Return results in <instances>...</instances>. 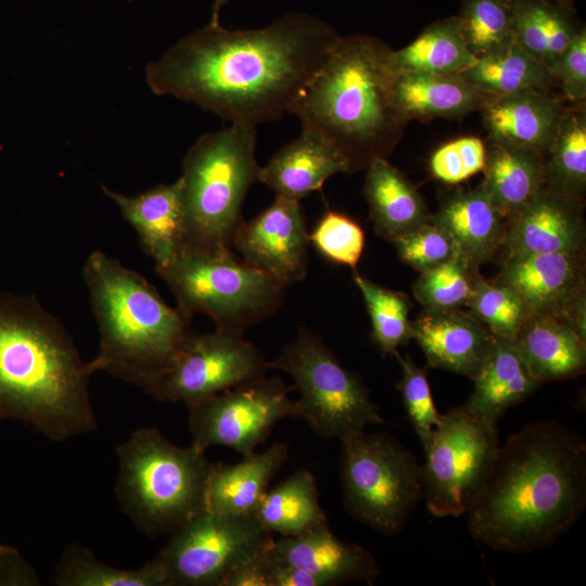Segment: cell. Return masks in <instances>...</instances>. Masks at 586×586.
Returning a JSON list of instances; mask_svg holds the SVG:
<instances>
[{"label": "cell", "mask_w": 586, "mask_h": 586, "mask_svg": "<svg viewBox=\"0 0 586 586\" xmlns=\"http://www.w3.org/2000/svg\"><path fill=\"white\" fill-rule=\"evenodd\" d=\"M340 37L329 23L300 12L254 29L208 23L149 63L145 80L156 95L257 126L291 112Z\"/></svg>", "instance_id": "cell-1"}, {"label": "cell", "mask_w": 586, "mask_h": 586, "mask_svg": "<svg viewBox=\"0 0 586 586\" xmlns=\"http://www.w3.org/2000/svg\"><path fill=\"white\" fill-rule=\"evenodd\" d=\"M586 506V444L568 426L536 421L499 446L466 511L474 539L496 551L526 553L566 534Z\"/></svg>", "instance_id": "cell-2"}, {"label": "cell", "mask_w": 586, "mask_h": 586, "mask_svg": "<svg viewBox=\"0 0 586 586\" xmlns=\"http://www.w3.org/2000/svg\"><path fill=\"white\" fill-rule=\"evenodd\" d=\"M91 372L61 321L34 296L0 294V419L53 442L97 428Z\"/></svg>", "instance_id": "cell-3"}, {"label": "cell", "mask_w": 586, "mask_h": 586, "mask_svg": "<svg viewBox=\"0 0 586 586\" xmlns=\"http://www.w3.org/2000/svg\"><path fill=\"white\" fill-rule=\"evenodd\" d=\"M392 50L373 36H341L291 109L302 129L339 150L349 173L387 158L407 125L394 103Z\"/></svg>", "instance_id": "cell-4"}, {"label": "cell", "mask_w": 586, "mask_h": 586, "mask_svg": "<svg viewBox=\"0 0 586 586\" xmlns=\"http://www.w3.org/2000/svg\"><path fill=\"white\" fill-rule=\"evenodd\" d=\"M82 278L99 330L89 371L146 392L193 334L190 318L170 307L142 275L101 251L87 257Z\"/></svg>", "instance_id": "cell-5"}, {"label": "cell", "mask_w": 586, "mask_h": 586, "mask_svg": "<svg viewBox=\"0 0 586 586\" xmlns=\"http://www.w3.org/2000/svg\"><path fill=\"white\" fill-rule=\"evenodd\" d=\"M256 126L230 124L201 136L187 151L183 188V238L180 252L232 253L242 206L257 181Z\"/></svg>", "instance_id": "cell-6"}, {"label": "cell", "mask_w": 586, "mask_h": 586, "mask_svg": "<svg viewBox=\"0 0 586 586\" xmlns=\"http://www.w3.org/2000/svg\"><path fill=\"white\" fill-rule=\"evenodd\" d=\"M116 498L125 514L148 536L171 534L205 510L213 467L205 451L180 447L156 428H140L116 450Z\"/></svg>", "instance_id": "cell-7"}, {"label": "cell", "mask_w": 586, "mask_h": 586, "mask_svg": "<svg viewBox=\"0 0 586 586\" xmlns=\"http://www.w3.org/2000/svg\"><path fill=\"white\" fill-rule=\"evenodd\" d=\"M173 292L177 309L188 318L207 315L217 330L243 332L281 306L285 284L239 259L234 253L206 255L180 252L155 265Z\"/></svg>", "instance_id": "cell-8"}, {"label": "cell", "mask_w": 586, "mask_h": 586, "mask_svg": "<svg viewBox=\"0 0 586 586\" xmlns=\"http://www.w3.org/2000/svg\"><path fill=\"white\" fill-rule=\"evenodd\" d=\"M341 442L339 467L346 510L374 531L396 535L422 498V467L386 433L360 431Z\"/></svg>", "instance_id": "cell-9"}, {"label": "cell", "mask_w": 586, "mask_h": 586, "mask_svg": "<svg viewBox=\"0 0 586 586\" xmlns=\"http://www.w3.org/2000/svg\"><path fill=\"white\" fill-rule=\"evenodd\" d=\"M268 367L293 379L300 394L298 418L320 436L342 441L369 424L383 423L361 380L306 327L298 329L296 337L268 361Z\"/></svg>", "instance_id": "cell-10"}, {"label": "cell", "mask_w": 586, "mask_h": 586, "mask_svg": "<svg viewBox=\"0 0 586 586\" xmlns=\"http://www.w3.org/2000/svg\"><path fill=\"white\" fill-rule=\"evenodd\" d=\"M498 431L463 406L441 417L424 450L423 494L434 517L464 514L487 479L499 449Z\"/></svg>", "instance_id": "cell-11"}, {"label": "cell", "mask_w": 586, "mask_h": 586, "mask_svg": "<svg viewBox=\"0 0 586 586\" xmlns=\"http://www.w3.org/2000/svg\"><path fill=\"white\" fill-rule=\"evenodd\" d=\"M272 539L254 515L203 510L170 534L155 559L168 586H224L234 566Z\"/></svg>", "instance_id": "cell-12"}, {"label": "cell", "mask_w": 586, "mask_h": 586, "mask_svg": "<svg viewBox=\"0 0 586 586\" xmlns=\"http://www.w3.org/2000/svg\"><path fill=\"white\" fill-rule=\"evenodd\" d=\"M279 377L266 375L186 404L192 445L232 448L242 456L255 451L282 419L298 418L296 400Z\"/></svg>", "instance_id": "cell-13"}, {"label": "cell", "mask_w": 586, "mask_h": 586, "mask_svg": "<svg viewBox=\"0 0 586 586\" xmlns=\"http://www.w3.org/2000/svg\"><path fill=\"white\" fill-rule=\"evenodd\" d=\"M268 361L243 335L215 329L192 334L168 370L145 392L189 404L266 375Z\"/></svg>", "instance_id": "cell-14"}, {"label": "cell", "mask_w": 586, "mask_h": 586, "mask_svg": "<svg viewBox=\"0 0 586 586\" xmlns=\"http://www.w3.org/2000/svg\"><path fill=\"white\" fill-rule=\"evenodd\" d=\"M495 281L512 290L531 316L557 318L586 339L585 253L506 256Z\"/></svg>", "instance_id": "cell-15"}, {"label": "cell", "mask_w": 586, "mask_h": 586, "mask_svg": "<svg viewBox=\"0 0 586 586\" xmlns=\"http://www.w3.org/2000/svg\"><path fill=\"white\" fill-rule=\"evenodd\" d=\"M308 245L301 201L280 195L252 219L242 220L232 239L244 263L285 285L306 277Z\"/></svg>", "instance_id": "cell-16"}, {"label": "cell", "mask_w": 586, "mask_h": 586, "mask_svg": "<svg viewBox=\"0 0 586 586\" xmlns=\"http://www.w3.org/2000/svg\"><path fill=\"white\" fill-rule=\"evenodd\" d=\"M584 202L543 188L507 220L506 256L585 253Z\"/></svg>", "instance_id": "cell-17"}, {"label": "cell", "mask_w": 586, "mask_h": 586, "mask_svg": "<svg viewBox=\"0 0 586 586\" xmlns=\"http://www.w3.org/2000/svg\"><path fill=\"white\" fill-rule=\"evenodd\" d=\"M412 339L430 368L473 380L488 356L495 336L470 313L457 309H423L412 321Z\"/></svg>", "instance_id": "cell-18"}, {"label": "cell", "mask_w": 586, "mask_h": 586, "mask_svg": "<svg viewBox=\"0 0 586 586\" xmlns=\"http://www.w3.org/2000/svg\"><path fill=\"white\" fill-rule=\"evenodd\" d=\"M272 555L311 573L324 586L352 581L372 584L380 573L374 557L364 547L336 537L328 521L298 535L273 539Z\"/></svg>", "instance_id": "cell-19"}, {"label": "cell", "mask_w": 586, "mask_h": 586, "mask_svg": "<svg viewBox=\"0 0 586 586\" xmlns=\"http://www.w3.org/2000/svg\"><path fill=\"white\" fill-rule=\"evenodd\" d=\"M102 191L118 207L136 231L142 251L163 265L181 251L183 238V188L179 177L141 193L126 195L102 184Z\"/></svg>", "instance_id": "cell-20"}, {"label": "cell", "mask_w": 586, "mask_h": 586, "mask_svg": "<svg viewBox=\"0 0 586 586\" xmlns=\"http://www.w3.org/2000/svg\"><path fill=\"white\" fill-rule=\"evenodd\" d=\"M565 105L552 92L492 95L481 109L488 140L534 149L546 156Z\"/></svg>", "instance_id": "cell-21"}, {"label": "cell", "mask_w": 586, "mask_h": 586, "mask_svg": "<svg viewBox=\"0 0 586 586\" xmlns=\"http://www.w3.org/2000/svg\"><path fill=\"white\" fill-rule=\"evenodd\" d=\"M349 173L339 150L323 137L302 129L300 136L259 166L257 181L276 195L301 201L322 188L333 175Z\"/></svg>", "instance_id": "cell-22"}, {"label": "cell", "mask_w": 586, "mask_h": 586, "mask_svg": "<svg viewBox=\"0 0 586 586\" xmlns=\"http://www.w3.org/2000/svg\"><path fill=\"white\" fill-rule=\"evenodd\" d=\"M491 97L460 74L396 72L393 82L394 103L407 123L462 117L481 111Z\"/></svg>", "instance_id": "cell-23"}, {"label": "cell", "mask_w": 586, "mask_h": 586, "mask_svg": "<svg viewBox=\"0 0 586 586\" xmlns=\"http://www.w3.org/2000/svg\"><path fill=\"white\" fill-rule=\"evenodd\" d=\"M431 221L445 229L476 267L502 246L507 228V220L481 187L446 194Z\"/></svg>", "instance_id": "cell-24"}, {"label": "cell", "mask_w": 586, "mask_h": 586, "mask_svg": "<svg viewBox=\"0 0 586 586\" xmlns=\"http://www.w3.org/2000/svg\"><path fill=\"white\" fill-rule=\"evenodd\" d=\"M234 464L213 463L205 510L226 515H253L273 475L288 458V446L276 443L263 453L242 456Z\"/></svg>", "instance_id": "cell-25"}, {"label": "cell", "mask_w": 586, "mask_h": 586, "mask_svg": "<svg viewBox=\"0 0 586 586\" xmlns=\"http://www.w3.org/2000/svg\"><path fill=\"white\" fill-rule=\"evenodd\" d=\"M512 343L532 377L542 383L576 378L586 368V339L553 317L530 316Z\"/></svg>", "instance_id": "cell-26"}, {"label": "cell", "mask_w": 586, "mask_h": 586, "mask_svg": "<svg viewBox=\"0 0 586 586\" xmlns=\"http://www.w3.org/2000/svg\"><path fill=\"white\" fill-rule=\"evenodd\" d=\"M366 171L364 194L381 238L392 242L431 220L418 189L387 158L373 160Z\"/></svg>", "instance_id": "cell-27"}, {"label": "cell", "mask_w": 586, "mask_h": 586, "mask_svg": "<svg viewBox=\"0 0 586 586\" xmlns=\"http://www.w3.org/2000/svg\"><path fill=\"white\" fill-rule=\"evenodd\" d=\"M481 189L508 220L543 188L545 155L502 141L488 140Z\"/></svg>", "instance_id": "cell-28"}, {"label": "cell", "mask_w": 586, "mask_h": 586, "mask_svg": "<svg viewBox=\"0 0 586 586\" xmlns=\"http://www.w3.org/2000/svg\"><path fill=\"white\" fill-rule=\"evenodd\" d=\"M472 381L474 388L463 407L495 425L510 407L525 400L540 385L527 370L512 341L498 337H495L488 356Z\"/></svg>", "instance_id": "cell-29"}, {"label": "cell", "mask_w": 586, "mask_h": 586, "mask_svg": "<svg viewBox=\"0 0 586 586\" xmlns=\"http://www.w3.org/2000/svg\"><path fill=\"white\" fill-rule=\"evenodd\" d=\"M515 41L548 69L584 26L573 5L548 0H511Z\"/></svg>", "instance_id": "cell-30"}, {"label": "cell", "mask_w": 586, "mask_h": 586, "mask_svg": "<svg viewBox=\"0 0 586 586\" xmlns=\"http://www.w3.org/2000/svg\"><path fill=\"white\" fill-rule=\"evenodd\" d=\"M391 60L398 73L441 75L460 74L476 62L457 16L430 24L410 43L392 50Z\"/></svg>", "instance_id": "cell-31"}, {"label": "cell", "mask_w": 586, "mask_h": 586, "mask_svg": "<svg viewBox=\"0 0 586 586\" xmlns=\"http://www.w3.org/2000/svg\"><path fill=\"white\" fill-rule=\"evenodd\" d=\"M253 515L264 530L283 537L298 535L328 521L315 477L306 469L297 470L268 489Z\"/></svg>", "instance_id": "cell-32"}, {"label": "cell", "mask_w": 586, "mask_h": 586, "mask_svg": "<svg viewBox=\"0 0 586 586\" xmlns=\"http://www.w3.org/2000/svg\"><path fill=\"white\" fill-rule=\"evenodd\" d=\"M544 188L584 202L586 194V101L565 106L545 157Z\"/></svg>", "instance_id": "cell-33"}, {"label": "cell", "mask_w": 586, "mask_h": 586, "mask_svg": "<svg viewBox=\"0 0 586 586\" xmlns=\"http://www.w3.org/2000/svg\"><path fill=\"white\" fill-rule=\"evenodd\" d=\"M460 75L475 88L492 95L526 90L551 92L556 86L550 71L515 40L505 49L476 60Z\"/></svg>", "instance_id": "cell-34"}, {"label": "cell", "mask_w": 586, "mask_h": 586, "mask_svg": "<svg viewBox=\"0 0 586 586\" xmlns=\"http://www.w3.org/2000/svg\"><path fill=\"white\" fill-rule=\"evenodd\" d=\"M56 586H168L166 573L154 558L139 569H117L99 561L86 547L72 544L54 572Z\"/></svg>", "instance_id": "cell-35"}, {"label": "cell", "mask_w": 586, "mask_h": 586, "mask_svg": "<svg viewBox=\"0 0 586 586\" xmlns=\"http://www.w3.org/2000/svg\"><path fill=\"white\" fill-rule=\"evenodd\" d=\"M353 278L370 317L372 341L383 355L395 357L397 348L407 345L412 339L409 298L402 292L374 283L357 271Z\"/></svg>", "instance_id": "cell-36"}, {"label": "cell", "mask_w": 586, "mask_h": 586, "mask_svg": "<svg viewBox=\"0 0 586 586\" xmlns=\"http://www.w3.org/2000/svg\"><path fill=\"white\" fill-rule=\"evenodd\" d=\"M456 16L476 60L496 53L515 40L511 0H461Z\"/></svg>", "instance_id": "cell-37"}, {"label": "cell", "mask_w": 586, "mask_h": 586, "mask_svg": "<svg viewBox=\"0 0 586 586\" xmlns=\"http://www.w3.org/2000/svg\"><path fill=\"white\" fill-rule=\"evenodd\" d=\"M420 273L412 292L424 309H457L467 306L479 270L459 250L450 259Z\"/></svg>", "instance_id": "cell-38"}, {"label": "cell", "mask_w": 586, "mask_h": 586, "mask_svg": "<svg viewBox=\"0 0 586 586\" xmlns=\"http://www.w3.org/2000/svg\"><path fill=\"white\" fill-rule=\"evenodd\" d=\"M466 307L495 337L508 341L515 337L531 316L512 290L496 281L489 282L480 273Z\"/></svg>", "instance_id": "cell-39"}, {"label": "cell", "mask_w": 586, "mask_h": 586, "mask_svg": "<svg viewBox=\"0 0 586 586\" xmlns=\"http://www.w3.org/2000/svg\"><path fill=\"white\" fill-rule=\"evenodd\" d=\"M308 240L329 262L355 270L365 250L366 235L356 220L337 211L327 209L308 233Z\"/></svg>", "instance_id": "cell-40"}, {"label": "cell", "mask_w": 586, "mask_h": 586, "mask_svg": "<svg viewBox=\"0 0 586 586\" xmlns=\"http://www.w3.org/2000/svg\"><path fill=\"white\" fill-rule=\"evenodd\" d=\"M395 357L402 366V380L398 390L404 407L423 449H425L442 415L438 413L433 402L425 369L415 365L409 355L402 357L398 353Z\"/></svg>", "instance_id": "cell-41"}, {"label": "cell", "mask_w": 586, "mask_h": 586, "mask_svg": "<svg viewBox=\"0 0 586 586\" xmlns=\"http://www.w3.org/2000/svg\"><path fill=\"white\" fill-rule=\"evenodd\" d=\"M487 146L479 137L466 136L438 146L429 161L430 173L446 184H458L483 171Z\"/></svg>", "instance_id": "cell-42"}, {"label": "cell", "mask_w": 586, "mask_h": 586, "mask_svg": "<svg viewBox=\"0 0 586 586\" xmlns=\"http://www.w3.org/2000/svg\"><path fill=\"white\" fill-rule=\"evenodd\" d=\"M391 243L399 259L420 272L445 263L460 250L451 235L431 220Z\"/></svg>", "instance_id": "cell-43"}, {"label": "cell", "mask_w": 586, "mask_h": 586, "mask_svg": "<svg viewBox=\"0 0 586 586\" xmlns=\"http://www.w3.org/2000/svg\"><path fill=\"white\" fill-rule=\"evenodd\" d=\"M549 71L568 101L572 103L586 101L585 26L581 28Z\"/></svg>", "instance_id": "cell-44"}, {"label": "cell", "mask_w": 586, "mask_h": 586, "mask_svg": "<svg viewBox=\"0 0 586 586\" xmlns=\"http://www.w3.org/2000/svg\"><path fill=\"white\" fill-rule=\"evenodd\" d=\"M272 542L234 566L227 575L224 586H270Z\"/></svg>", "instance_id": "cell-45"}, {"label": "cell", "mask_w": 586, "mask_h": 586, "mask_svg": "<svg viewBox=\"0 0 586 586\" xmlns=\"http://www.w3.org/2000/svg\"><path fill=\"white\" fill-rule=\"evenodd\" d=\"M270 586L324 585L318 577L306 570L273 557L270 565Z\"/></svg>", "instance_id": "cell-46"}, {"label": "cell", "mask_w": 586, "mask_h": 586, "mask_svg": "<svg viewBox=\"0 0 586 586\" xmlns=\"http://www.w3.org/2000/svg\"><path fill=\"white\" fill-rule=\"evenodd\" d=\"M228 3V0H213L211 21L212 24H219V13L224 5Z\"/></svg>", "instance_id": "cell-47"}, {"label": "cell", "mask_w": 586, "mask_h": 586, "mask_svg": "<svg viewBox=\"0 0 586 586\" xmlns=\"http://www.w3.org/2000/svg\"><path fill=\"white\" fill-rule=\"evenodd\" d=\"M555 3L563 4V5H572V0H548Z\"/></svg>", "instance_id": "cell-48"}]
</instances>
